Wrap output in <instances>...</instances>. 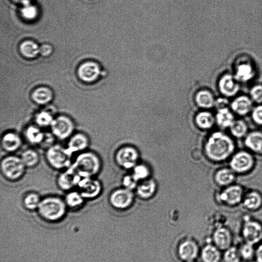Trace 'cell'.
I'll return each mask as SVG.
<instances>
[{
    "mask_svg": "<svg viewBox=\"0 0 262 262\" xmlns=\"http://www.w3.org/2000/svg\"><path fill=\"white\" fill-rule=\"evenodd\" d=\"M179 253L183 260L191 261L197 256L198 247L194 241L187 240L181 244L179 247Z\"/></svg>",
    "mask_w": 262,
    "mask_h": 262,
    "instance_id": "20",
    "label": "cell"
},
{
    "mask_svg": "<svg viewBox=\"0 0 262 262\" xmlns=\"http://www.w3.org/2000/svg\"><path fill=\"white\" fill-rule=\"evenodd\" d=\"M196 101L198 105L203 108H210L215 104L212 94L207 90H202L198 92Z\"/></svg>",
    "mask_w": 262,
    "mask_h": 262,
    "instance_id": "31",
    "label": "cell"
},
{
    "mask_svg": "<svg viewBox=\"0 0 262 262\" xmlns=\"http://www.w3.org/2000/svg\"><path fill=\"white\" fill-rule=\"evenodd\" d=\"M72 167L81 178L94 177L101 170L102 162L98 154L85 151L76 157Z\"/></svg>",
    "mask_w": 262,
    "mask_h": 262,
    "instance_id": "2",
    "label": "cell"
},
{
    "mask_svg": "<svg viewBox=\"0 0 262 262\" xmlns=\"http://www.w3.org/2000/svg\"><path fill=\"white\" fill-rule=\"evenodd\" d=\"M22 144L21 137L14 132L5 133L2 137V148L8 153H13L17 151L21 147Z\"/></svg>",
    "mask_w": 262,
    "mask_h": 262,
    "instance_id": "15",
    "label": "cell"
},
{
    "mask_svg": "<svg viewBox=\"0 0 262 262\" xmlns=\"http://www.w3.org/2000/svg\"><path fill=\"white\" fill-rule=\"evenodd\" d=\"M253 100L257 103H262V86L258 85L254 87L251 91Z\"/></svg>",
    "mask_w": 262,
    "mask_h": 262,
    "instance_id": "42",
    "label": "cell"
},
{
    "mask_svg": "<svg viewBox=\"0 0 262 262\" xmlns=\"http://www.w3.org/2000/svg\"><path fill=\"white\" fill-rule=\"evenodd\" d=\"M214 241L219 249L227 250L232 242L231 233L225 228H218L214 233Z\"/></svg>",
    "mask_w": 262,
    "mask_h": 262,
    "instance_id": "18",
    "label": "cell"
},
{
    "mask_svg": "<svg viewBox=\"0 0 262 262\" xmlns=\"http://www.w3.org/2000/svg\"><path fill=\"white\" fill-rule=\"evenodd\" d=\"M197 125L203 129L212 128L214 125L215 119L213 115L208 112L199 113L196 118Z\"/></svg>",
    "mask_w": 262,
    "mask_h": 262,
    "instance_id": "34",
    "label": "cell"
},
{
    "mask_svg": "<svg viewBox=\"0 0 262 262\" xmlns=\"http://www.w3.org/2000/svg\"><path fill=\"white\" fill-rule=\"evenodd\" d=\"M90 141L87 135L83 133H74L69 139L66 147L69 153L73 155L75 153L85 151L88 148Z\"/></svg>",
    "mask_w": 262,
    "mask_h": 262,
    "instance_id": "10",
    "label": "cell"
},
{
    "mask_svg": "<svg viewBox=\"0 0 262 262\" xmlns=\"http://www.w3.org/2000/svg\"><path fill=\"white\" fill-rule=\"evenodd\" d=\"M84 198L78 191H70L67 194L65 202L71 208H77L84 203Z\"/></svg>",
    "mask_w": 262,
    "mask_h": 262,
    "instance_id": "32",
    "label": "cell"
},
{
    "mask_svg": "<svg viewBox=\"0 0 262 262\" xmlns=\"http://www.w3.org/2000/svg\"><path fill=\"white\" fill-rule=\"evenodd\" d=\"M252 105V102L249 98L242 96L232 102L231 107L234 112L243 115L251 111Z\"/></svg>",
    "mask_w": 262,
    "mask_h": 262,
    "instance_id": "21",
    "label": "cell"
},
{
    "mask_svg": "<svg viewBox=\"0 0 262 262\" xmlns=\"http://www.w3.org/2000/svg\"><path fill=\"white\" fill-rule=\"evenodd\" d=\"M230 128L232 134L239 138L244 136L247 131L246 123L241 120L234 121Z\"/></svg>",
    "mask_w": 262,
    "mask_h": 262,
    "instance_id": "37",
    "label": "cell"
},
{
    "mask_svg": "<svg viewBox=\"0 0 262 262\" xmlns=\"http://www.w3.org/2000/svg\"><path fill=\"white\" fill-rule=\"evenodd\" d=\"M20 157L26 168H33L37 166L39 162V155L33 149L25 150Z\"/></svg>",
    "mask_w": 262,
    "mask_h": 262,
    "instance_id": "26",
    "label": "cell"
},
{
    "mask_svg": "<svg viewBox=\"0 0 262 262\" xmlns=\"http://www.w3.org/2000/svg\"><path fill=\"white\" fill-rule=\"evenodd\" d=\"M252 116L256 123L262 125V106H258L254 109Z\"/></svg>",
    "mask_w": 262,
    "mask_h": 262,
    "instance_id": "44",
    "label": "cell"
},
{
    "mask_svg": "<svg viewBox=\"0 0 262 262\" xmlns=\"http://www.w3.org/2000/svg\"><path fill=\"white\" fill-rule=\"evenodd\" d=\"M81 177L72 167L64 170L58 176L57 184L63 190L71 191L77 187Z\"/></svg>",
    "mask_w": 262,
    "mask_h": 262,
    "instance_id": "8",
    "label": "cell"
},
{
    "mask_svg": "<svg viewBox=\"0 0 262 262\" xmlns=\"http://www.w3.org/2000/svg\"><path fill=\"white\" fill-rule=\"evenodd\" d=\"M149 175V171L144 165H137L134 168L133 176L137 182L146 179Z\"/></svg>",
    "mask_w": 262,
    "mask_h": 262,
    "instance_id": "40",
    "label": "cell"
},
{
    "mask_svg": "<svg viewBox=\"0 0 262 262\" xmlns=\"http://www.w3.org/2000/svg\"><path fill=\"white\" fill-rule=\"evenodd\" d=\"M133 193L127 188L119 189L112 193L110 198V202L117 209H126L132 203Z\"/></svg>",
    "mask_w": 262,
    "mask_h": 262,
    "instance_id": "12",
    "label": "cell"
},
{
    "mask_svg": "<svg viewBox=\"0 0 262 262\" xmlns=\"http://www.w3.org/2000/svg\"><path fill=\"white\" fill-rule=\"evenodd\" d=\"M101 74L100 66L94 62L84 63L79 66L78 70L79 78L88 82H92L97 80Z\"/></svg>",
    "mask_w": 262,
    "mask_h": 262,
    "instance_id": "11",
    "label": "cell"
},
{
    "mask_svg": "<svg viewBox=\"0 0 262 262\" xmlns=\"http://www.w3.org/2000/svg\"><path fill=\"white\" fill-rule=\"evenodd\" d=\"M75 123L73 119L65 115L55 117L50 128L51 134L56 139L64 141L70 139L74 134Z\"/></svg>",
    "mask_w": 262,
    "mask_h": 262,
    "instance_id": "6",
    "label": "cell"
},
{
    "mask_svg": "<svg viewBox=\"0 0 262 262\" xmlns=\"http://www.w3.org/2000/svg\"><path fill=\"white\" fill-rule=\"evenodd\" d=\"M78 191L85 199L98 197L102 190L100 182L94 177L82 178L78 186Z\"/></svg>",
    "mask_w": 262,
    "mask_h": 262,
    "instance_id": "7",
    "label": "cell"
},
{
    "mask_svg": "<svg viewBox=\"0 0 262 262\" xmlns=\"http://www.w3.org/2000/svg\"><path fill=\"white\" fill-rule=\"evenodd\" d=\"M234 145L227 135L222 132L213 134L205 146L207 155L215 161H222L228 158L233 152Z\"/></svg>",
    "mask_w": 262,
    "mask_h": 262,
    "instance_id": "1",
    "label": "cell"
},
{
    "mask_svg": "<svg viewBox=\"0 0 262 262\" xmlns=\"http://www.w3.org/2000/svg\"><path fill=\"white\" fill-rule=\"evenodd\" d=\"M137 181L132 176H127L123 178V184L128 189L134 188L136 186Z\"/></svg>",
    "mask_w": 262,
    "mask_h": 262,
    "instance_id": "43",
    "label": "cell"
},
{
    "mask_svg": "<svg viewBox=\"0 0 262 262\" xmlns=\"http://www.w3.org/2000/svg\"><path fill=\"white\" fill-rule=\"evenodd\" d=\"M41 200L39 196L36 192H31L25 196L24 204L25 208L30 210L38 209Z\"/></svg>",
    "mask_w": 262,
    "mask_h": 262,
    "instance_id": "36",
    "label": "cell"
},
{
    "mask_svg": "<svg viewBox=\"0 0 262 262\" xmlns=\"http://www.w3.org/2000/svg\"><path fill=\"white\" fill-rule=\"evenodd\" d=\"M13 1H15L17 3L22 4L23 5L31 3L32 0H13Z\"/></svg>",
    "mask_w": 262,
    "mask_h": 262,
    "instance_id": "48",
    "label": "cell"
},
{
    "mask_svg": "<svg viewBox=\"0 0 262 262\" xmlns=\"http://www.w3.org/2000/svg\"><path fill=\"white\" fill-rule=\"evenodd\" d=\"M243 235L247 243L256 244L262 239V227L257 222H248L244 226Z\"/></svg>",
    "mask_w": 262,
    "mask_h": 262,
    "instance_id": "14",
    "label": "cell"
},
{
    "mask_svg": "<svg viewBox=\"0 0 262 262\" xmlns=\"http://www.w3.org/2000/svg\"><path fill=\"white\" fill-rule=\"evenodd\" d=\"M202 258L204 262H219L221 254L219 248L212 245L206 246L202 252Z\"/></svg>",
    "mask_w": 262,
    "mask_h": 262,
    "instance_id": "27",
    "label": "cell"
},
{
    "mask_svg": "<svg viewBox=\"0 0 262 262\" xmlns=\"http://www.w3.org/2000/svg\"><path fill=\"white\" fill-rule=\"evenodd\" d=\"M234 179L233 172L228 169L219 171L216 175V181L220 185L226 186L231 184Z\"/></svg>",
    "mask_w": 262,
    "mask_h": 262,
    "instance_id": "35",
    "label": "cell"
},
{
    "mask_svg": "<svg viewBox=\"0 0 262 262\" xmlns=\"http://www.w3.org/2000/svg\"><path fill=\"white\" fill-rule=\"evenodd\" d=\"M21 12L22 16L27 20H33L37 15V8L31 3L23 5Z\"/></svg>",
    "mask_w": 262,
    "mask_h": 262,
    "instance_id": "38",
    "label": "cell"
},
{
    "mask_svg": "<svg viewBox=\"0 0 262 262\" xmlns=\"http://www.w3.org/2000/svg\"><path fill=\"white\" fill-rule=\"evenodd\" d=\"M52 52V47L49 44H43L39 47V53L44 57L49 56Z\"/></svg>",
    "mask_w": 262,
    "mask_h": 262,
    "instance_id": "45",
    "label": "cell"
},
{
    "mask_svg": "<svg viewBox=\"0 0 262 262\" xmlns=\"http://www.w3.org/2000/svg\"><path fill=\"white\" fill-rule=\"evenodd\" d=\"M139 157L136 149L131 147H125L118 150L116 159L120 166L125 169H131L135 166Z\"/></svg>",
    "mask_w": 262,
    "mask_h": 262,
    "instance_id": "9",
    "label": "cell"
},
{
    "mask_svg": "<svg viewBox=\"0 0 262 262\" xmlns=\"http://www.w3.org/2000/svg\"><path fill=\"white\" fill-rule=\"evenodd\" d=\"M37 209L43 218L55 222L61 219L65 214L66 204L59 197L50 196L41 200Z\"/></svg>",
    "mask_w": 262,
    "mask_h": 262,
    "instance_id": "3",
    "label": "cell"
},
{
    "mask_svg": "<svg viewBox=\"0 0 262 262\" xmlns=\"http://www.w3.org/2000/svg\"><path fill=\"white\" fill-rule=\"evenodd\" d=\"M192 262L189 261V262Z\"/></svg>",
    "mask_w": 262,
    "mask_h": 262,
    "instance_id": "49",
    "label": "cell"
},
{
    "mask_svg": "<svg viewBox=\"0 0 262 262\" xmlns=\"http://www.w3.org/2000/svg\"><path fill=\"white\" fill-rule=\"evenodd\" d=\"M156 184L153 180H148L142 183L137 188L138 194L144 198L152 196L156 191Z\"/></svg>",
    "mask_w": 262,
    "mask_h": 262,
    "instance_id": "30",
    "label": "cell"
},
{
    "mask_svg": "<svg viewBox=\"0 0 262 262\" xmlns=\"http://www.w3.org/2000/svg\"><path fill=\"white\" fill-rule=\"evenodd\" d=\"M252 156L245 151L234 155L230 161V167L233 171L243 172L250 170L253 164Z\"/></svg>",
    "mask_w": 262,
    "mask_h": 262,
    "instance_id": "13",
    "label": "cell"
},
{
    "mask_svg": "<svg viewBox=\"0 0 262 262\" xmlns=\"http://www.w3.org/2000/svg\"><path fill=\"white\" fill-rule=\"evenodd\" d=\"M24 135L26 141L33 145L43 143L46 136L42 128L36 125L27 127L25 130Z\"/></svg>",
    "mask_w": 262,
    "mask_h": 262,
    "instance_id": "19",
    "label": "cell"
},
{
    "mask_svg": "<svg viewBox=\"0 0 262 262\" xmlns=\"http://www.w3.org/2000/svg\"><path fill=\"white\" fill-rule=\"evenodd\" d=\"M242 194V188L238 186H234L224 190L220 194V197L223 202L229 205H234L240 202Z\"/></svg>",
    "mask_w": 262,
    "mask_h": 262,
    "instance_id": "17",
    "label": "cell"
},
{
    "mask_svg": "<svg viewBox=\"0 0 262 262\" xmlns=\"http://www.w3.org/2000/svg\"><path fill=\"white\" fill-rule=\"evenodd\" d=\"M254 76V71L250 64H243L237 68L235 78L237 81H246L251 79Z\"/></svg>",
    "mask_w": 262,
    "mask_h": 262,
    "instance_id": "29",
    "label": "cell"
},
{
    "mask_svg": "<svg viewBox=\"0 0 262 262\" xmlns=\"http://www.w3.org/2000/svg\"><path fill=\"white\" fill-rule=\"evenodd\" d=\"M54 118L53 113L49 110H43L35 116L36 125L41 128L50 127Z\"/></svg>",
    "mask_w": 262,
    "mask_h": 262,
    "instance_id": "24",
    "label": "cell"
},
{
    "mask_svg": "<svg viewBox=\"0 0 262 262\" xmlns=\"http://www.w3.org/2000/svg\"><path fill=\"white\" fill-rule=\"evenodd\" d=\"M228 105L227 100L224 99H220L217 101L216 105L218 110L227 108Z\"/></svg>",
    "mask_w": 262,
    "mask_h": 262,
    "instance_id": "46",
    "label": "cell"
},
{
    "mask_svg": "<svg viewBox=\"0 0 262 262\" xmlns=\"http://www.w3.org/2000/svg\"><path fill=\"white\" fill-rule=\"evenodd\" d=\"M247 147L256 153H262V133L254 132L248 134L245 140Z\"/></svg>",
    "mask_w": 262,
    "mask_h": 262,
    "instance_id": "23",
    "label": "cell"
},
{
    "mask_svg": "<svg viewBox=\"0 0 262 262\" xmlns=\"http://www.w3.org/2000/svg\"><path fill=\"white\" fill-rule=\"evenodd\" d=\"M20 51L27 58H34L39 53V47L32 40H26L20 46Z\"/></svg>",
    "mask_w": 262,
    "mask_h": 262,
    "instance_id": "28",
    "label": "cell"
},
{
    "mask_svg": "<svg viewBox=\"0 0 262 262\" xmlns=\"http://www.w3.org/2000/svg\"><path fill=\"white\" fill-rule=\"evenodd\" d=\"M256 255L258 262H262V244L258 247Z\"/></svg>",
    "mask_w": 262,
    "mask_h": 262,
    "instance_id": "47",
    "label": "cell"
},
{
    "mask_svg": "<svg viewBox=\"0 0 262 262\" xmlns=\"http://www.w3.org/2000/svg\"><path fill=\"white\" fill-rule=\"evenodd\" d=\"M26 169L21 157L9 155L1 160V173L8 181L15 182L19 180L24 176Z\"/></svg>",
    "mask_w": 262,
    "mask_h": 262,
    "instance_id": "5",
    "label": "cell"
},
{
    "mask_svg": "<svg viewBox=\"0 0 262 262\" xmlns=\"http://www.w3.org/2000/svg\"><path fill=\"white\" fill-rule=\"evenodd\" d=\"M262 203L261 196L257 192H251L244 199V205L246 208L256 210L260 208Z\"/></svg>",
    "mask_w": 262,
    "mask_h": 262,
    "instance_id": "33",
    "label": "cell"
},
{
    "mask_svg": "<svg viewBox=\"0 0 262 262\" xmlns=\"http://www.w3.org/2000/svg\"><path fill=\"white\" fill-rule=\"evenodd\" d=\"M235 77L230 75H225L219 81V87L221 92L228 97L236 95L239 89Z\"/></svg>",
    "mask_w": 262,
    "mask_h": 262,
    "instance_id": "16",
    "label": "cell"
},
{
    "mask_svg": "<svg viewBox=\"0 0 262 262\" xmlns=\"http://www.w3.org/2000/svg\"><path fill=\"white\" fill-rule=\"evenodd\" d=\"M71 155L66 147L54 145L48 147L45 157L50 166L57 170H65L72 165Z\"/></svg>",
    "mask_w": 262,
    "mask_h": 262,
    "instance_id": "4",
    "label": "cell"
},
{
    "mask_svg": "<svg viewBox=\"0 0 262 262\" xmlns=\"http://www.w3.org/2000/svg\"><path fill=\"white\" fill-rule=\"evenodd\" d=\"M33 101L37 105H46L49 104L53 98L51 90L46 87H40L35 90L32 96Z\"/></svg>",
    "mask_w": 262,
    "mask_h": 262,
    "instance_id": "22",
    "label": "cell"
},
{
    "mask_svg": "<svg viewBox=\"0 0 262 262\" xmlns=\"http://www.w3.org/2000/svg\"><path fill=\"white\" fill-rule=\"evenodd\" d=\"M241 258L239 250L235 247L228 248L224 256L225 262H240Z\"/></svg>",
    "mask_w": 262,
    "mask_h": 262,
    "instance_id": "39",
    "label": "cell"
},
{
    "mask_svg": "<svg viewBox=\"0 0 262 262\" xmlns=\"http://www.w3.org/2000/svg\"><path fill=\"white\" fill-rule=\"evenodd\" d=\"M216 119L219 126L223 128L230 127L234 122V117L227 108L218 110Z\"/></svg>",
    "mask_w": 262,
    "mask_h": 262,
    "instance_id": "25",
    "label": "cell"
},
{
    "mask_svg": "<svg viewBox=\"0 0 262 262\" xmlns=\"http://www.w3.org/2000/svg\"><path fill=\"white\" fill-rule=\"evenodd\" d=\"M241 258L245 260H250L255 255V250L253 245L246 243L242 245L239 250Z\"/></svg>",
    "mask_w": 262,
    "mask_h": 262,
    "instance_id": "41",
    "label": "cell"
}]
</instances>
